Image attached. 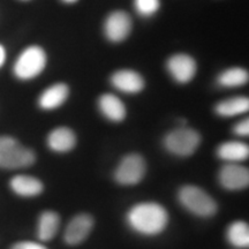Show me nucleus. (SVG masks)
Returning a JSON list of instances; mask_svg holds the SVG:
<instances>
[{"instance_id":"nucleus-1","label":"nucleus","mask_w":249,"mask_h":249,"mask_svg":"<svg viewBox=\"0 0 249 249\" xmlns=\"http://www.w3.org/2000/svg\"><path fill=\"white\" fill-rule=\"evenodd\" d=\"M130 229L143 235H156L169 224L166 209L156 202H142L134 205L127 213Z\"/></svg>"},{"instance_id":"nucleus-2","label":"nucleus","mask_w":249,"mask_h":249,"mask_svg":"<svg viewBox=\"0 0 249 249\" xmlns=\"http://www.w3.org/2000/svg\"><path fill=\"white\" fill-rule=\"evenodd\" d=\"M36 155L11 136H0V169L17 170L31 166Z\"/></svg>"},{"instance_id":"nucleus-3","label":"nucleus","mask_w":249,"mask_h":249,"mask_svg":"<svg viewBox=\"0 0 249 249\" xmlns=\"http://www.w3.org/2000/svg\"><path fill=\"white\" fill-rule=\"evenodd\" d=\"M179 201L189 213L200 217H211L217 213V203L207 192L194 185L183 186Z\"/></svg>"},{"instance_id":"nucleus-4","label":"nucleus","mask_w":249,"mask_h":249,"mask_svg":"<svg viewBox=\"0 0 249 249\" xmlns=\"http://www.w3.org/2000/svg\"><path fill=\"white\" fill-rule=\"evenodd\" d=\"M46 66L44 50L37 45L27 48L18 55L14 65V74L20 80H30L39 75Z\"/></svg>"},{"instance_id":"nucleus-5","label":"nucleus","mask_w":249,"mask_h":249,"mask_svg":"<svg viewBox=\"0 0 249 249\" xmlns=\"http://www.w3.org/2000/svg\"><path fill=\"white\" fill-rule=\"evenodd\" d=\"M201 136L192 128H178L170 132L164 138V147L171 154L188 157L197 150Z\"/></svg>"},{"instance_id":"nucleus-6","label":"nucleus","mask_w":249,"mask_h":249,"mask_svg":"<svg viewBox=\"0 0 249 249\" xmlns=\"http://www.w3.org/2000/svg\"><path fill=\"white\" fill-rule=\"evenodd\" d=\"M145 169L147 165L141 155L129 154L124 156L118 165L114 172V179L118 183L124 186L138 185L144 178Z\"/></svg>"},{"instance_id":"nucleus-7","label":"nucleus","mask_w":249,"mask_h":249,"mask_svg":"<svg viewBox=\"0 0 249 249\" xmlns=\"http://www.w3.org/2000/svg\"><path fill=\"white\" fill-rule=\"evenodd\" d=\"M130 30H132V18L126 12H113L105 21V36L113 43H119L126 39L130 34Z\"/></svg>"},{"instance_id":"nucleus-8","label":"nucleus","mask_w":249,"mask_h":249,"mask_svg":"<svg viewBox=\"0 0 249 249\" xmlns=\"http://www.w3.org/2000/svg\"><path fill=\"white\" fill-rule=\"evenodd\" d=\"M220 185L229 191H240L249 183V171L247 167L236 163L225 164L219 171Z\"/></svg>"},{"instance_id":"nucleus-9","label":"nucleus","mask_w":249,"mask_h":249,"mask_svg":"<svg viewBox=\"0 0 249 249\" xmlns=\"http://www.w3.org/2000/svg\"><path fill=\"white\" fill-rule=\"evenodd\" d=\"M167 71L177 82L187 83L195 76L197 65L194 58L185 53L174 54L167 60Z\"/></svg>"},{"instance_id":"nucleus-10","label":"nucleus","mask_w":249,"mask_h":249,"mask_svg":"<svg viewBox=\"0 0 249 249\" xmlns=\"http://www.w3.org/2000/svg\"><path fill=\"white\" fill-rule=\"evenodd\" d=\"M93 227V218L89 213H79L68 223L64 233L65 242L71 246L81 244L88 238Z\"/></svg>"},{"instance_id":"nucleus-11","label":"nucleus","mask_w":249,"mask_h":249,"mask_svg":"<svg viewBox=\"0 0 249 249\" xmlns=\"http://www.w3.org/2000/svg\"><path fill=\"white\" fill-rule=\"evenodd\" d=\"M111 82L114 88L126 93H138L144 88V80L135 71H118L112 75Z\"/></svg>"},{"instance_id":"nucleus-12","label":"nucleus","mask_w":249,"mask_h":249,"mask_svg":"<svg viewBox=\"0 0 249 249\" xmlns=\"http://www.w3.org/2000/svg\"><path fill=\"white\" fill-rule=\"evenodd\" d=\"M48 145L55 152H68L76 145V135L71 128L58 127L48 136Z\"/></svg>"},{"instance_id":"nucleus-13","label":"nucleus","mask_w":249,"mask_h":249,"mask_svg":"<svg viewBox=\"0 0 249 249\" xmlns=\"http://www.w3.org/2000/svg\"><path fill=\"white\" fill-rule=\"evenodd\" d=\"M70 95V89L65 83H57L40 95L38 104L43 110H54L61 107Z\"/></svg>"},{"instance_id":"nucleus-14","label":"nucleus","mask_w":249,"mask_h":249,"mask_svg":"<svg viewBox=\"0 0 249 249\" xmlns=\"http://www.w3.org/2000/svg\"><path fill=\"white\" fill-rule=\"evenodd\" d=\"M98 107L103 116L111 121H121L126 118V107L120 98L112 93H105L98 99Z\"/></svg>"},{"instance_id":"nucleus-15","label":"nucleus","mask_w":249,"mask_h":249,"mask_svg":"<svg viewBox=\"0 0 249 249\" xmlns=\"http://www.w3.org/2000/svg\"><path fill=\"white\" fill-rule=\"evenodd\" d=\"M11 188L15 194L24 196V197H33V196L39 195L44 189V186H43V182L35 177L21 174L11 180Z\"/></svg>"},{"instance_id":"nucleus-16","label":"nucleus","mask_w":249,"mask_h":249,"mask_svg":"<svg viewBox=\"0 0 249 249\" xmlns=\"http://www.w3.org/2000/svg\"><path fill=\"white\" fill-rule=\"evenodd\" d=\"M60 226V217L55 211H44L39 216L37 235L42 241H50L54 238Z\"/></svg>"},{"instance_id":"nucleus-17","label":"nucleus","mask_w":249,"mask_h":249,"mask_svg":"<svg viewBox=\"0 0 249 249\" xmlns=\"http://www.w3.org/2000/svg\"><path fill=\"white\" fill-rule=\"evenodd\" d=\"M217 156L220 160L230 161V163L242 161L247 160L249 156L248 144L238 141L225 142L218 147Z\"/></svg>"},{"instance_id":"nucleus-18","label":"nucleus","mask_w":249,"mask_h":249,"mask_svg":"<svg viewBox=\"0 0 249 249\" xmlns=\"http://www.w3.org/2000/svg\"><path fill=\"white\" fill-rule=\"evenodd\" d=\"M249 108L247 97H233L218 103L216 113L220 117H234L245 113Z\"/></svg>"},{"instance_id":"nucleus-19","label":"nucleus","mask_w":249,"mask_h":249,"mask_svg":"<svg viewBox=\"0 0 249 249\" xmlns=\"http://www.w3.org/2000/svg\"><path fill=\"white\" fill-rule=\"evenodd\" d=\"M227 240L238 248H246L249 246V226L242 220L233 222L226 232Z\"/></svg>"},{"instance_id":"nucleus-20","label":"nucleus","mask_w":249,"mask_h":249,"mask_svg":"<svg viewBox=\"0 0 249 249\" xmlns=\"http://www.w3.org/2000/svg\"><path fill=\"white\" fill-rule=\"evenodd\" d=\"M249 75L248 71L244 68H230L224 71L218 76V85L225 87V88H234V87L244 86L248 82Z\"/></svg>"},{"instance_id":"nucleus-21","label":"nucleus","mask_w":249,"mask_h":249,"mask_svg":"<svg viewBox=\"0 0 249 249\" xmlns=\"http://www.w3.org/2000/svg\"><path fill=\"white\" fill-rule=\"evenodd\" d=\"M136 12L142 17H151L160 7V0H134Z\"/></svg>"},{"instance_id":"nucleus-22","label":"nucleus","mask_w":249,"mask_h":249,"mask_svg":"<svg viewBox=\"0 0 249 249\" xmlns=\"http://www.w3.org/2000/svg\"><path fill=\"white\" fill-rule=\"evenodd\" d=\"M234 133L239 136H248L249 134V120L246 118L245 120L240 121L235 124Z\"/></svg>"},{"instance_id":"nucleus-23","label":"nucleus","mask_w":249,"mask_h":249,"mask_svg":"<svg viewBox=\"0 0 249 249\" xmlns=\"http://www.w3.org/2000/svg\"><path fill=\"white\" fill-rule=\"evenodd\" d=\"M12 249H48L45 246L36 244V242H30V241H22L15 244Z\"/></svg>"},{"instance_id":"nucleus-24","label":"nucleus","mask_w":249,"mask_h":249,"mask_svg":"<svg viewBox=\"0 0 249 249\" xmlns=\"http://www.w3.org/2000/svg\"><path fill=\"white\" fill-rule=\"evenodd\" d=\"M5 60H6V51H5L4 46L0 45V67L4 65Z\"/></svg>"},{"instance_id":"nucleus-25","label":"nucleus","mask_w":249,"mask_h":249,"mask_svg":"<svg viewBox=\"0 0 249 249\" xmlns=\"http://www.w3.org/2000/svg\"><path fill=\"white\" fill-rule=\"evenodd\" d=\"M62 1L67 2V4H73V2H75V1H77V0H62Z\"/></svg>"}]
</instances>
